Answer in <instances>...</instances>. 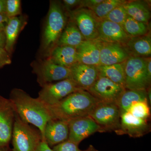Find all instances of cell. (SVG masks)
<instances>
[{"mask_svg":"<svg viewBox=\"0 0 151 151\" xmlns=\"http://www.w3.org/2000/svg\"><path fill=\"white\" fill-rule=\"evenodd\" d=\"M83 151H99L96 150L95 148L92 146V145H89V147L86 150Z\"/></svg>","mask_w":151,"mask_h":151,"instance_id":"cell-41","label":"cell"},{"mask_svg":"<svg viewBox=\"0 0 151 151\" xmlns=\"http://www.w3.org/2000/svg\"><path fill=\"white\" fill-rule=\"evenodd\" d=\"M76 48L78 63L95 66L100 65V49L97 40H85Z\"/></svg>","mask_w":151,"mask_h":151,"instance_id":"cell-18","label":"cell"},{"mask_svg":"<svg viewBox=\"0 0 151 151\" xmlns=\"http://www.w3.org/2000/svg\"><path fill=\"white\" fill-rule=\"evenodd\" d=\"M72 19L85 40H97L100 21L89 9L80 8L71 14Z\"/></svg>","mask_w":151,"mask_h":151,"instance_id":"cell-11","label":"cell"},{"mask_svg":"<svg viewBox=\"0 0 151 151\" xmlns=\"http://www.w3.org/2000/svg\"><path fill=\"white\" fill-rule=\"evenodd\" d=\"M103 0H86L81 1V6L87 7L89 9L91 10L98 4L102 3Z\"/></svg>","mask_w":151,"mask_h":151,"instance_id":"cell-33","label":"cell"},{"mask_svg":"<svg viewBox=\"0 0 151 151\" xmlns=\"http://www.w3.org/2000/svg\"><path fill=\"white\" fill-rule=\"evenodd\" d=\"M35 151H53L50 148L45 140H42L39 144Z\"/></svg>","mask_w":151,"mask_h":151,"instance_id":"cell-36","label":"cell"},{"mask_svg":"<svg viewBox=\"0 0 151 151\" xmlns=\"http://www.w3.org/2000/svg\"><path fill=\"white\" fill-rule=\"evenodd\" d=\"M128 16L138 22L147 24L151 17V12L147 5L143 1H133L123 5Z\"/></svg>","mask_w":151,"mask_h":151,"instance_id":"cell-23","label":"cell"},{"mask_svg":"<svg viewBox=\"0 0 151 151\" xmlns=\"http://www.w3.org/2000/svg\"><path fill=\"white\" fill-rule=\"evenodd\" d=\"M125 88L129 90H147L151 77L147 68V58L130 56L124 63Z\"/></svg>","mask_w":151,"mask_h":151,"instance_id":"cell-3","label":"cell"},{"mask_svg":"<svg viewBox=\"0 0 151 151\" xmlns=\"http://www.w3.org/2000/svg\"><path fill=\"white\" fill-rule=\"evenodd\" d=\"M66 18L58 2L51 1L42 37V46L45 49L59 39L65 28Z\"/></svg>","mask_w":151,"mask_h":151,"instance_id":"cell-5","label":"cell"},{"mask_svg":"<svg viewBox=\"0 0 151 151\" xmlns=\"http://www.w3.org/2000/svg\"><path fill=\"white\" fill-rule=\"evenodd\" d=\"M147 96L148 102L150 105H151V92L150 89H148V91H147Z\"/></svg>","mask_w":151,"mask_h":151,"instance_id":"cell-40","label":"cell"},{"mask_svg":"<svg viewBox=\"0 0 151 151\" xmlns=\"http://www.w3.org/2000/svg\"><path fill=\"white\" fill-rule=\"evenodd\" d=\"M69 134L68 140L76 145L96 132H103L102 128L89 116L72 119L68 122Z\"/></svg>","mask_w":151,"mask_h":151,"instance_id":"cell-10","label":"cell"},{"mask_svg":"<svg viewBox=\"0 0 151 151\" xmlns=\"http://www.w3.org/2000/svg\"><path fill=\"white\" fill-rule=\"evenodd\" d=\"M121 112L116 103L98 101L89 114L103 132H117L120 129Z\"/></svg>","mask_w":151,"mask_h":151,"instance_id":"cell-6","label":"cell"},{"mask_svg":"<svg viewBox=\"0 0 151 151\" xmlns=\"http://www.w3.org/2000/svg\"><path fill=\"white\" fill-rule=\"evenodd\" d=\"M123 27L131 37L146 35L148 31L147 24L138 22L129 16L123 24Z\"/></svg>","mask_w":151,"mask_h":151,"instance_id":"cell-26","label":"cell"},{"mask_svg":"<svg viewBox=\"0 0 151 151\" xmlns=\"http://www.w3.org/2000/svg\"><path fill=\"white\" fill-rule=\"evenodd\" d=\"M6 147H0V151H8Z\"/></svg>","mask_w":151,"mask_h":151,"instance_id":"cell-42","label":"cell"},{"mask_svg":"<svg viewBox=\"0 0 151 151\" xmlns=\"http://www.w3.org/2000/svg\"><path fill=\"white\" fill-rule=\"evenodd\" d=\"M26 23L23 16L16 17L9 19L8 22L5 29L6 43L5 49L10 55L13 50L14 45L19 33Z\"/></svg>","mask_w":151,"mask_h":151,"instance_id":"cell-19","label":"cell"},{"mask_svg":"<svg viewBox=\"0 0 151 151\" xmlns=\"http://www.w3.org/2000/svg\"><path fill=\"white\" fill-rule=\"evenodd\" d=\"M123 5V4L113 9L103 20L113 22L123 27L128 17L127 12Z\"/></svg>","mask_w":151,"mask_h":151,"instance_id":"cell-29","label":"cell"},{"mask_svg":"<svg viewBox=\"0 0 151 151\" xmlns=\"http://www.w3.org/2000/svg\"><path fill=\"white\" fill-rule=\"evenodd\" d=\"M6 43V38L4 32L0 31V48H4Z\"/></svg>","mask_w":151,"mask_h":151,"instance_id":"cell-37","label":"cell"},{"mask_svg":"<svg viewBox=\"0 0 151 151\" xmlns=\"http://www.w3.org/2000/svg\"><path fill=\"white\" fill-rule=\"evenodd\" d=\"M5 14H0V31H4L9 20Z\"/></svg>","mask_w":151,"mask_h":151,"instance_id":"cell-35","label":"cell"},{"mask_svg":"<svg viewBox=\"0 0 151 151\" xmlns=\"http://www.w3.org/2000/svg\"><path fill=\"white\" fill-rule=\"evenodd\" d=\"M69 134L67 122L53 119L47 123L44 130V139L49 146H53L67 140Z\"/></svg>","mask_w":151,"mask_h":151,"instance_id":"cell-17","label":"cell"},{"mask_svg":"<svg viewBox=\"0 0 151 151\" xmlns=\"http://www.w3.org/2000/svg\"><path fill=\"white\" fill-rule=\"evenodd\" d=\"M21 13L20 0H6V14L9 18L18 17Z\"/></svg>","mask_w":151,"mask_h":151,"instance_id":"cell-30","label":"cell"},{"mask_svg":"<svg viewBox=\"0 0 151 151\" xmlns=\"http://www.w3.org/2000/svg\"><path fill=\"white\" fill-rule=\"evenodd\" d=\"M97 40L100 49V65L122 63L129 57V53L122 44Z\"/></svg>","mask_w":151,"mask_h":151,"instance_id":"cell-13","label":"cell"},{"mask_svg":"<svg viewBox=\"0 0 151 151\" xmlns=\"http://www.w3.org/2000/svg\"><path fill=\"white\" fill-rule=\"evenodd\" d=\"M147 68L149 76L151 77V60L150 58H147Z\"/></svg>","mask_w":151,"mask_h":151,"instance_id":"cell-39","label":"cell"},{"mask_svg":"<svg viewBox=\"0 0 151 151\" xmlns=\"http://www.w3.org/2000/svg\"><path fill=\"white\" fill-rule=\"evenodd\" d=\"M50 58L56 64L69 68L78 63L76 48L71 46L57 47Z\"/></svg>","mask_w":151,"mask_h":151,"instance_id":"cell-20","label":"cell"},{"mask_svg":"<svg viewBox=\"0 0 151 151\" xmlns=\"http://www.w3.org/2000/svg\"><path fill=\"white\" fill-rule=\"evenodd\" d=\"M12 63L10 55L4 48H0V69Z\"/></svg>","mask_w":151,"mask_h":151,"instance_id":"cell-32","label":"cell"},{"mask_svg":"<svg viewBox=\"0 0 151 151\" xmlns=\"http://www.w3.org/2000/svg\"><path fill=\"white\" fill-rule=\"evenodd\" d=\"M9 99L20 118L36 127L40 132L42 140H45L44 130L47 123L54 119L48 106L37 98H33L18 88H14L11 91Z\"/></svg>","mask_w":151,"mask_h":151,"instance_id":"cell-1","label":"cell"},{"mask_svg":"<svg viewBox=\"0 0 151 151\" xmlns=\"http://www.w3.org/2000/svg\"><path fill=\"white\" fill-rule=\"evenodd\" d=\"M6 0H0V14H5Z\"/></svg>","mask_w":151,"mask_h":151,"instance_id":"cell-38","label":"cell"},{"mask_svg":"<svg viewBox=\"0 0 151 151\" xmlns=\"http://www.w3.org/2000/svg\"><path fill=\"white\" fill-rule=\"evenodd\" d=\"M53 151H83L79 149L78 145L67 140L53 147Z\"/></svg>","mask_w":151,"mask_h":151,"instance_id":"cell-31","label":"cell"},{"mask_svg":"<svg viewBox=\"0 0 151 151\" xmlns=\"http://www.w3.org/2000/svg\"><path fill=\"white\" fill-rule=\"evenodd\" d=\"M130 38L120 25L105 20L100 21L97 40L122 44L126 43Z\"/></svg>","mask_w":151,"mask_h":151,"instance_id":"cell-16","label":"cell"},{"mask_svg":"<svg viewBox=\"0 0 151 151\" xmlns=\"http://www.w3.org/2000/svg\"><path fill=\"white\" fill-rule=\"evenodd\" d=\"M14 117L12 102L0 95V147H6L12 139Z\"/></svg>","mask_w":151,"mask_h":151,"instance_id":"cell-12","label":"cell"},{"mask_svg":"<svg viewBox=\"0 0 151 151\" xmlns=\"http://www.w3.org/2000/svg\"><path fill=\"white\" fill-rule=\"evenodd\" d=\"M70 79L82 90L87 91L99 76L97 66L77 63L70 68Z\"/></svg>","mask_w":151,"mask_h":151,"instance_id":"cell-15","label":"cell"},{"mask_svg":"<svg viewBox=\"0 0 151 151\" xmlns=\"http://www.w3.org/2000/svg\"><path fill=\"white\" fill-rule=\"evenodd\" d=\"M82 90L70 78L45 85L38 93L37 98L47 106H51L71 93Z\"/></svg>","mask_w":151,"mask_h":151,"instance_id":"cell-7","label":"cell"},{"mask_svg":"<svg viewBox=\"0 0 151 151\" xmlns=\"http://www.w3.org/2000/svg\"><path fill=\"white\" fill-rule=\"evenodd\" d=\"M126 47L129 53L139 57H150L151 54V39L149 35L131 37Z\"/></svg>","mask_w":151,"mask_h":151,"instance_id":"cell-21","label":"cell"},{"mask_svg":"<svg viewBox=\"0 0 151 151\" xmlns=\"http://www.w3.org/2000/svg\"><path fill=\"white\" fill-rule=\"evenodd\" d=\"M125 2L126 1L122 0H103L102 3L90 10L100 21L103 20L113 9Z\"/></svg>","mask_w":151,"mask_h":151,"instance_id":"cell-27","label":"cell"},{"mask_svg":"<svg viewBox=\"0 0 151 151\" xmlns=\"http://www.w3.org/2000/svg\"><path fill=\"white\" fill-rule=\"evenodd\" d=\"M12 139L13 151H35L42 137L39 130L23 121L15 111Z\"/></svg>","mask_w":151,"mask_h":151,"instance_id":"cell-4","label":"cell"},{"mask_svg":"<svg viewBox=\"0 0 151 151\" xmlns=\"http://www.w3.org/2000/svg\"><path fill=\"white\" fill-rule=\"evenodd\" d=\"M33 70L36 74L37 82L42 87L70 78V68L56 64L50 58L34 66Z\"/></svg>","mask_w":151,"mask_h":151,"instance_id":"cell-8","label":"cell"},{"mask_svg":"<svg viewBox=\"0 0 151 151\" xmlns=\"http://www.w3.org/2000/svg\"><path fill=\"white\" fill-rule=\"evenodd\" d=\"M98 101L88 91L80 90L49 108L54 119L68 123L72 119L89 116Z\"/></svg>","mask_w":151,"mask_h":151,"instance_id":"cell-2","label":"cell"},{"mask_svg":"<svg viewBox=\"0 0 151 151\" xmlns=\"http://www.w3.org/2000/svg\"><path fill=\"white\" fill-rule=\"evenodd\" d=\"M73 21L68 23L58 39L60 46L76 47L85 40Z\"/></svg>","mask_w":151,"mask_h":151,"instance_id":"cell-24","label":"cell"},{"mask_svg":"<svg viewBox=\"0 0 151 151\" xmlns=\"http://www.w3.org/2000/svg\"><path fill=\"white\" fill-rule=\"evenodd\" d=\"M144 101H148L147 90L126 89L116 103L122 114L128 112L134 103Z\"/></svg>","mask_w":151,"mask_h":151,"instance_id":"cell-22","label":"cell"},{"mask_svg":"<svg viewBox=\"0 0 151 151\" xmlns=\"http://www.w3.org/2000/svg\"><path fill=\"white\" fill-rule=\"evenodd\" d=\"M63 4L68 9H71L78 6H81V1L80 0H64Z\"/></svg>","mask_w":151,"mask_h":151,"instance_id":"cell-34","label":"cell"},{"mask_svg":"<svg viewBox=\"0 0 151 151\" xmlns=\"http://www.w3.org/2000/svg\"><path fill=\"white\" fill-rule=\"evenodd\" d=\"M128 112L138 119L148 120L150 115L148 102L140 101L134 103Z\"/></svg>","mask_w":151,"mask_h":151,"instance_id":"cell-28","label":"cell"},{"mask_svg":"<svg viewBox=\"0 0 151 151\" xmlns=\"http://www.w3.org/2000/svg\"><path fill=\"white\" fill-rule=\"evenodd\" d=\"M99 74L125 87V73L123 63L97 66Z\"/></svg>","mask_w":151,"mask_h":151,"instance_id":"cell-25","label":"cell"},{"mask_svg":"<svg viewBox=\"0 0 151 151\" xmlns=\"http://www.w3.org/2000/svg\"><path fill=\"white\" fill-rule=\"evenodd\" d=\"M147 121L136 118L129 112H125L121 114L120 129L116 133L134 138L143 137L150 130Z\"/></svg>","mask_w":151,"mask_h":151,"instance_id":"cell-14","label":"cell"},{"mask_svg":"<svg viewBox=\"0 0 151 151\" xmlns=\"http://www.w3.org/2000/svg\"><path fill=\"white\" fill-rule=\"evenodd\" d=\"M125 90L124 86L99 74L95 83L87 91L98 101L116 103Z\"/></svg>","mask_w":151,"mask_h":151,"instance_id":"cell-9","label":"cell"}]
</instances>
